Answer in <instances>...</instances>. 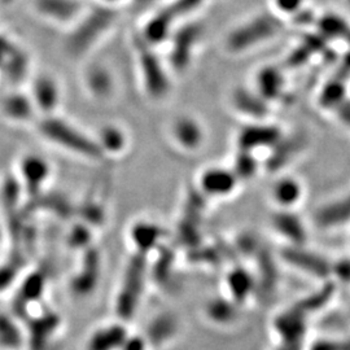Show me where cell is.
<instances>
[{"label": "cell", "instance_id": "10", "mask_svg": "<svg viewBox=\"0 0 350 350\" xmlns=\"http://www.w3.org/2000/svg\"><path fill=\"white\" fill-rule=\"evenodd\" d=\"M201 195L211 199L231 198L241 183L230 166L211 165L201 170L196 182Z\"/></svg>", "mask_w": 350, "mask_h": 350}, {"label": "cell", "instance_id": "30", "mask_svg": "<svg viewBox=\"0 0 350 350\" xmlns=\"http://www.w3.org/2000/svg\"><path fill=\"white\" fill-rule=\"evenodd\" d=\"M335 111H336V113L338 114V118H340L344 124L350 126V101L347 99L344 103H341Z\"/></svg>", "mask_w": 350, "mask_h": 350}, {"label": "cell", "instance_id": "17", "mask_svg": "<svg viewBox=\"0 0 350 350\" xmlns=\"http://www.w3.org/2000/svg\"><path fill=\"white\" fill-rule=\"evenodd\" d=\"M286 75L284 70L278 65H263L256 75H254V83L252 88H254L265 100L269 104H275L278 101L284 99L286 95Z\"/></svg>", "mask_w": 350, "mask_h": 350}, {"label": "cell", "instance_id": "22", "mask_svg": "<svg viewBox=\"0 0 350 350\" xmlns=\"http://www.w3.org/2000/svg\"><path fill=\"white\" fill-rule=\"evenodd\" d=\"M273 227L282 238L287 239L289 247L306 245L309 239L308 227L296 211L278 209L273 215Z\"/></svg>", "mask_w": 350, "mask_h": 350}, {"label": "cell", "instance_id": "21", "mask_svg": "<svg viewBox=\"0 0 350 350\" xmlns=\"http://www.w3.org/2000/svg\"><path fill=\"white\" fill-rule=\"evenodd\" d=\"M314 224L321 230H334L350 224V193L322 204L314 212Z\"/></svg>", "mask_w": 350, "mask_h": 350}, {"label": "cell", "instance_id": "27", "mask_svg": "<svg viewBox=\"0 0 350 350\" xmlns=\"http://www.w3.org/2000/svg\"><path fill=\"white\" fill-rule=\"evenodd\" d=\"M205 1L206 0H173L166 5V8L174 16L178 23H182L201 10Z\"/></svg>", "mask_w": 350, "mask_h": 350}, {"label": "cell", "instance_id": "18", "mask_svg": "<svg viewBox=\"0 0 350 350\" xmlns=\"http://www.w3.org/2000/svg\"><path fill=\"white\" fill-rule=\"evenodd\" d=\"M308 146V139L304 134L295 133L293 135H284L283 139L270 150L265 161V169L273 173L284 170L289 163L295 161Z\"/></svg>", "mask_w": 350, "mask_h": 350}, {"label": "cell", "instance_id": "15", "mask_svg": "<svg viewBox=\"0 0 350 350\" xmlns=\"http://www.w3.org/2000/svg\"><path fill=\"white\" fill-rule=\"evenodd\" d=\"M17 174L23 187L37 193L49 183L52 175V165L40 154L26 153L18 163Z\"/></svg>", "mask_w": 350, "mask_h": 350}, {"label": "cell", "instance_id": "2", "mask_svg": "<svg viewBox=\"0 0 350 350\" xmlns=\"http://www.w3.org/2000/svg\"><path fill=\"white\" fill-rule=\"evenodd\" d=\"M36 127L39 137L49 144L78 159L91 163L105 159L94 135L59 114L39 117Z\"/></svg>", "mask_w": 350, "mask_h": 350}, {"label": "cell", "instance_id": "25", "mask_svg": "<svg viewBox=\"0 0 350 350\" xmlns=\"http://www.w3.org/2000/svg\"><path fill=\"white\" fill-rule=\"evenodd\" d=\"M318 29L321 31V37L325 40H347L350 39V24L338 13H325L318 17Z\"/></svg>", "mask_w": 350, "mask_h": 350}, {"label": "cell", "instance_id": "1", "mask_svg": "<svg viewBox=\"0 0 350 350\" xmlns=\"http://www.w3.org/2000/svg\"><path fill=\"white\" fill-rule=\"evenodd\" d=\"M118 18L120 14L114 7L100 4L86 8L65 34L63 42L65 56L73 62L86 60L112 33Z\"/></svg>", "mask_w": 350, "mask_h": 350}, {"label": "cell", "instance_id": "24", "mask_svg": "<svg viewBox=\"0 0 350 350\" xmlns=\"http://www.w3.org/2000/svg\"><path fill=\"white\" fill-rule=\"evenodd\" d=\"M228 166L231 167L234 174L237 175L241 185L253 180L262 169V163H260L256 153L239 150H235Z\"/></svg>", "mask_w": 350, "mask_h": 350}, {"label": "cell", "instance_id": "14", "mask_svg": "<svg viewBox=\"0 0 350 350\" xmlns=\"http://www.w3.org/2000/svg\"><path fill=\"white\" fill-rule=\"evenodd\" d=\"M0 116L13 125L37 124L39 113L29 92L14 90L0 99Z\"/></svg>", "mask_w": 350, "mask_h": 350}, {"label": "cell", "instance_id": "8", "mask_svg": "<svg viewBox=\"0 0 350 350\" xmlns=\"http://www.w3.org/2000/svg\"><path fill=\"white\" fill-rule=\"evenodd\" d=\"M29 95L40 117L57 114L63 103V86L56 75L49 72L38 73L31 78Z\"/></svg>", "mask_w": 350, "mask_h": 350}, {"label": "cell", "instance_id": "11", "mask_svg": "<svg viewBox=\"0 0 350 350\" xmlns=\"http://www.w3.org/2000/svg\"><path fill=\"white\" fill-rule=\"evenodd\" d=\"M31 59L29 52L7 36L0 37V73L14 85H20L30 77Z\"/></svg>", "mask_w": 350, "mask_h": 350}, {"label": "cell", "instance_id": "31", "mask_svg": "<svg viewBox=\"0 0 350 350\" xmlns=\"http://www.w3.org/2000/svg\"><path fill=\"white\" fill-rule=\"evenodd\" d=\"M120 1H122V0H101V4L108 5V7H114V8H117V7H116V4H118Z\"/></svg>", "mask_w": 350, "mask_h": 350}, {"label": "cell", "instance_id": "33", "mask_svg": "<svg viewBox=\"0 0 350 350\" xmlns=\"http://www.w3.org/2000/svg\"><path fill=\"white\" fill-rule=\"evenodd\" d=\"M348 1H349V3H350V0H348Z\"/></svg>", "mask_w": 350, "mask_h": 350}, {"label": "cell", "instance_id": "4", "mask_svg": "<svg viewBox=\"0 0 350 350\" xmlns=\"http://www.w3.org/2000/svg\"><path fill=\"white\" fill-rule=\"evenodd\" d=\"M131 39L134 59L143 92L150 101L161 103L166 100L173 91V73L170 72L169 65L163 62L157 49L147 44L139 37L138 33H134Z\"/></svg>", "mask_w": 350, "mask_h": 350}, {"label": "cell", "instance_id": "26", "mask_svg": "<svg viewBox=\"0 0 350 350\" xmlns=\"http://www.w3.org/2000/svg\"><path fill=\"white\" fill-rule=\"evenodd\" d=\"M344 85L340 79H335L325 85L321 95H319V104L325 109H336L341 103L347 100V92L344 91Z\"/></svg>", "mask_w": 350, "mask_h": 350}, {"label": "cell", "instance_id": "6", "mask_svg": "<svg viewBox=\"0 0 350 350\" xmlns=\"http://www.w3.org/2000/svg\"><path fill=\"white\" fill-rule=\"evenodd\" d=\"M286 135L284 130L270 120L250 121L241 126L235 134V148L250 153L271 150Z\"/></svg>", "mask_w": 350, "mask_h": 350}, {"label": "cell", "instance_id": "20", "mask_svg": "<svg viewBox=\"0 0 350 350\" xmlns=\"http://www.w3.org/2000/svg\"><path fill=\"white\" fill-rule=\"evenodd\" d=\"M271 200L282 211H295L305 198V186L299 178L282 174L271 186Z\"/></svg>", "mask_w": 350, "mask_h": 350}, {"label": "cell", "instance_id": "7", "mask_svg": "<svg viewBox=\"0 0 350 350\" xmlns=\"http://www.w3.org/2000/svg\"><path fill=\"white\" fill-rule=\"evenodd\" d=\"M167 134L175 148L187 154L198 153L208 140V131L204 122L189 113L175 116L169 125Z\"/></svg>", "mask_w": 350, "mask_h": 350}, {"label": "cell", "instance_id": "16", "mask_svg": "<svg viewBox=\"0 0 350 350\" xmlns=\"http://www.w3.org/2000/svg\"><path fill=\"white\" fill-rule=\"evenodd\" d=\"M178 24L179 23L175 20L174 16L166 7H163L146 18L137 33L147 44L159 49L169 42Z\"/></svg>", "mask_w": 350, "mask_h": 350}, {"label": "cell", "instance_id": "32", "mask_svg": "<svg viewBox=\"0 0 350 350\" xmlns=\"http://www.w3.org/2000/svg\"><path fill=\"white\" fill-rule=\"evenodd\" d=\"M139 4H152V3H156V1H160V0H135Z\"/></svg>", "mask_w": 350, "mask_h": 350}, {"label": "cell", "instance_id": "3", "mask_svg": "<svg viewBox=\"0 0 350 350\" xmlns=\"http://www.w3.org/2000/svg\"><path fill=\"white\" fill-rule=\"evenodd\" d=\"M283 30V18L274 12H260L232 26L224 38V50L240 56L274 40Z\"/></svg>", "mask_w": 350, "mask_h": 350}, {"label": "cell", "instance_id": "28", "mask_svg": "<svg viewBox=\"0 0 350 350\" xmlns=\"http://www.w3.org/2000/svg\"><path fill=\"white\" fill-rule=\"evenodd\" d=\"M271 5L280 18H292L305 8L306 0H271Z\"/></svg>", "mask_w": 350, "mask_h": 350}, {"label": "cell", "instance_id": "19", "mask_svg": "<svg viewBox=\"0 0 350 350\" xmlns=\"http://www.w3.org/2000/svg\"><path fill=\"white\" fill-rule=\"evenodd\" d=\"M288 261L299 266L297 269L306 275L322 280L331 279V261L323 254L308 250L306 245L291 247L288 250Z\"/></svg>", "mask_w": 350, "mask_h": 350}, {"label": "cell", "instance_id": "5", "mask_svg": "<svg viewBox=\"0 0 350 350\" xmlns=\"http://www.w3.org/2000/svg\"><path fill=\"white\" fill-rule=\"evenodd\" d=\"M204 36L205 27L199 21L188 20L176 25L166 43L169 47L166 63L173 75H186L191 69L200 50Z\"/></svg>", "mask_w": 350, "mask_h": 350}, {"label": "cell", "instance_id": "13", "mask_svg": "<svg viewBox=\"0 0 350 350\" xmlns=\"http://www.w3.org/2000/svg\"><path fill=\"white\" fill-rule=\"evenodd\" d=\"M33 8L42 20L66 29L86 11L82 0H34Z\"/></svg>", "mask_w": 350, "mask_h": 350}, {"label": "cell", "instance_id": "9", "mask_svg": "<svg viewBox=\"0 0 350 350\" xmlns=\"http://www.w3.org/2000/svg\"><path fill=\"white\" fill-rule=\"evenodd\" d=\"M82 85L88 96L98 103L112 100L118 90V81L112 68L103 62H90L85 65Z\"/></svg>", "mask_w": 350, "mask_h": 350}, {"label": "cell", "instance_id": "23", "mask_svg": "<svg viewBox=\"0 0 350 350\" xmlns=\"http://www.w3.org/2000/svg\"><path fill=\"white\" fill-rule=\"evenodd\" d=\"M104 157H118L129 150L130 135L122 127L116 122H107L101 125L94 135Z\"/></svg>", "mask_w": 350, "mask_h": 350}, {"label": "cell", "instance_id": "29", "mask_svg": "<svg viewBox=\"0 0 350 350\" xmlns=\"http://www.w3.org/2000/svg\"><path fill=\"white\" fill-rule=\"evenodd\" d=\"M331 278L341 283H350V257L338 258L331 262Z\"/></svg>", "mask_w": 350, "mask_h": 350}, {"label": "cell", "instance_id": "12", "mask_svg": "<svg viewBox=\"0 0 350 350\" xmlns=\"http://www.w3.org/2000/svg\"><path fill=\"white\" fill-rule=\"evenodd\" d=\"M228 107L247 122L265 121L270 118L273 105L269 104L253 88L235 86L228 94Z\"/></svg>", "mask_w": 350, "mask_h": 350}]
</instances>
